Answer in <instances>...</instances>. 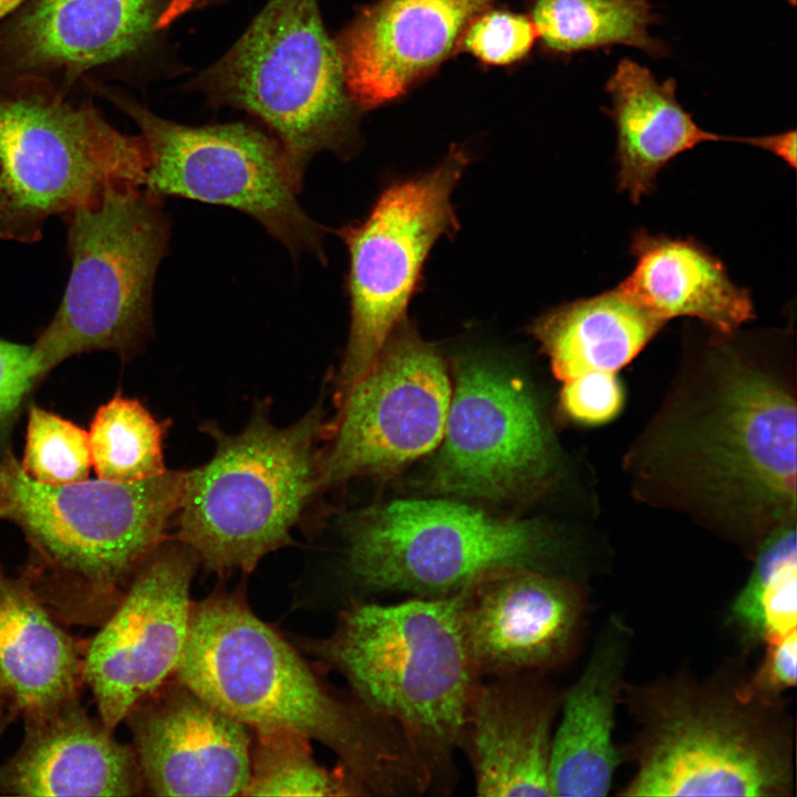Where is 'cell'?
Instances as JSON below:
<instances>
[{
    "mask_svg": "<svg viewBox=\"0 0 797 797\" xmlns=\"http://www.w3.org/2000/svg\"><path fill=\"white\" fill-rule=\"evenodd\" d=\"M495 0H380L337 44L348 94L374 107L403 94L444 60Z\"/></svg>",
    "mask_w": 797,
    "mask_h": 797,
    "instance_id": "cell-19",
    "label": "cell"
},
{
    "mask_svg": "<svg viewBox=\"0 0 797 797\" xmlns=\"http://www.w3.org/2000/svg\"><path fill=\"white\" fill-rule=\"evenodd\" d=\"M185 472L139 482L103 478L49 486L31 480L10 452L0 454V518L14 522L42 558L99 590L131 580L165 540Z\"/></svg>",
    "mask_w": 797,
    "mask_h": 797,
    "instance_id": "cell-9",
    "label": "cell"
},
{
    "mask_svg": "<svg viewBox=\"0 0 797 797\" xmlns=\"http://www.w3.org/2000/svg\"><path fill=\"white\" fill-rule=\"evenodd\" d=\"M24 0H0V20L20 6Z\"/></svg>",
    "mask_w": 797,
    "mask_h": 797,
    "instance_id": "cell-38",
    "label": "cell"
},
{
    "mask_svg": "<svg viewBox=\"0 0 797 797\" xmlns=\"http://www.w3.org/2000/svg\"><path fill=\"white\" fill-rule=\"evenodd\" d=\"M467 162L454 149L435 169L390 186L362 222L339 231L350 255L351 325L338 402L398 328L433 245L456 229L451 195Z\"/></svg>",
    "mask_w": 797,
    "mask_h": 797,
    "instance_id": "cell-12",
    "label": "cell"
},
{
    "mask_svg": "<svg viewBox=\"0 0 797 797\" xmlns=\"http://www.w3.org/2000/svg\"><path fill=\"white\" fill-rule=\"evenodd\" d=\"M208 74L220 99L272 128L300 180L314 154L351 134L353 102L317 0H269Z\"/></svg>",
    "mask_w": 797,
    "mask_h": 797,
    "instance_id": "cell-10",
    "label": "cell"
},
{
    "mask_svg": "<svg viewBox=\"0 0 797 797\" xmlns=\"http://www.w3.org/2000/svg\"><path fill=\"white\" fill-rule=\"evenodd\" d=\"M480 679L466 708L459 751L479 796H550V753L562 694L539 673Z\"/></svg>",
    "mask_w": 797,
    "mask_h": 797,
    "instance_id": "cell-18",
    "label": "cell"
},
{
    "mask_svg": "<svg viewBox=\"0 0 797 797\" xmlns=\"http://www.w3.org/2000/svg\"><path fill=\"white\" fill-rule=\"evenodd\" d=\"M664 324L615 287L548 312L532 331L565 382L591 371L617 373Z\"/></svg>",
    "mask_w": 797,
    "mask_h": 797,
    "instance_id": "cell-26",
    "label": "cell"
},
{
    "mask_svg": "<svg viewBox=\"0 0 797 797\" xmlns=\"http://www.w3.org/2000/svg\"><path fill=\"white\" fill-rule=\"evenodd\" d=\"M727 620L745 648L765 645L797 630V547L794 522L760 544L753 570Z\"/></svg>",
    "mask_w": 797,
    "mask_h": 797,
    "instance_id": "cell-28",
    "label": "cell"
},
{
    "mask_svg": "<svg viewBox=\"0 0 797 797\" xmlns=\"http://www.w3.org/2000/svg\"><path fill=\"white\" fill-rule=\"evenodd\" d=\"M623 391L615 373L591 371L568 381L561 392V405L577 422L598 425L617 416L623 404Z\"/></svg>",
    "mask_w": 797,
    "mask_h": 797,
    "instance_id": "cell-33",
    "label": "cell"
},
{
    "mask_svg": "<svg viewBox=\"0 0 797 797\" xmlns=\"http://www.w3.org/2000/svg\"><path fill=\"white\" fill-rule=\"evenodd\" d=\"M175 674L251 731L286 729L324 745L365 796L428 793V775L402 731L331 690L239 589L192 603Z\"/></svg>",
    "mask_w": 797,
    "mask_h": 797,
    "instance_id": "cell-1",
    "label": "cell"
},
{
    "mask_svg": "<svg viewBox=\"0 0 797 797\" xmlns=\"http://www.w3.org/2000/svg\"><path fill=\"white\" fill-rule=\"evenodd\" d=\"M713 379L652 441L655 468L695 500L760 527L796 511V403L786 385L726 349Z\"/></svg>",
    "mask_w": 797,
    "mask_h": 797,
    "instance_id": "cell-4",
    "label": "cell"
},
{
    "mask_svg": "<svg viewBox=\"0 0 797 797\" xmlns=\"http://www.w3.org/2000/svg\"><path fill=\"white\" fill-rule=\"evenodd\" d=\"M638 729L621 796L787 797L795 790L794 725L783 697L749 685L737 662L625 683Z\"/></svg>",
    "mask_w": 797,
    "mask_h": 797,
    "instance_id": "cell-2",
    "label": "cell"
},
{
    "mask_svg": "<svg viewBox=\"0 0 797 797\" xmlns=\"http://www.w3.org/2000/svg\"><path fill=\"white\" fill-rule=\"evenodd\" d=\"M143 786L156 796H237L251 772L252 731L177 677L126 716Z\"/></svg>",
    "mask_w": 797,
    "mask_h": 797,
    "instance_id": "cell-17",
    "label": "cell"
},
{
    "mask_svg": "<svg viewBox=\"0 0 797 797\" xmlns=\"http://www.w3.org/2000/svg\"><path fill=\"white\" fill-rule=\"evenodd\" d=\"M630 252L634 268L617 288L664 322L692 317L731 333L753 319L749 292L700 242L638 230Z\"/></svg>",
    "mask_w": 797,
    "mask_h": 797,
    "instance_id": "cell-22",
    "label": "cell"
},
{
    "mask_svg": "<svg viewBox=\"0 0 797 797\" xmlns=\"http://www.w3.org/2000/svg\"><path fill=\"white\" fill-rule=\"evenodd\" d=\"M141 135L118 132L89 102L72 104L44 81L0 91V239L42 237L52 216L97 203L114 187H144Z\"/></svg>",
    "mask_w": 797,
    "mask_h": 797,
    "instance_id": "cell-6",
    "label": "cell"
},
{
    "mask_svg": "<svg viewBox=\"0 0 797 797\" xmlns=\"http://www.w3.org/2000/svg\"><path fill=\"white\" fill-rule=\"evenodd\" d=\"M82 662L31 588L0 571V697L25 721L74 701Z\"/></svg>",
    "mask_w": 797,
    "mask_h": 797,
    "instance_id": "cell-25",
    "label": "cell"
},
{
    "mask_svg": "<svg viewBox=\"0 0 797 797\" xmlns=\"http://www.w3.org/2000/svg\"><path fill=\"white\" fill-rule=\"evenodd\" d=\"M196 0H170L166 8L161 12L156 28H165L175 19L185 13Z\"/></svg>",
    "mask_w": 797,
    "mask_h": 797,
    "instance_id": "cell-37",
    "label": "cell"
},
{
    "mask_svg": "<svg viewBox=\"0 0 797 797\" xmlns=\"http://www.w3.org/2000/svg\"><path fill=\"white\" fill-rule=\"evenodd\" d=\"M143 788L133 747L77 700L28 720L24 742L0 768V793L15 796H133Z\"/></svg>",
    "mask_w": 797,
    "mask_h": 797,
    "instance_id": "cell-21",
    "label": "cell"
},
{
    "mask_svg": "<svg viewBox=\"0 0 797 797\" xmlns=\"http://www.w3.org/2000/svg\"><path fill=\"white\" fill-rule=\"evenodd\" d=\"M244 796H365L340 766L313 757L310 739L286 729L252 731L251 772Z\"/></svg>",
    "mask_w": 797,
    "mask_h": 797,
    "instance_id": "cell-30",
    "label": "cell"
},
{
    "mask_svg": "<svg viewBox=\"0 0 797 797\" xmlns=\"http://www.w3.org/2000/svg\"><path fill=\"white\" fill-rule=\"evenodd\" d=\"M203 428L215 452L185 472L177 540L210 572L249 573L265 556L292 544L293 527L320 489L322 406L278 427L263 401L239 433L213 423Z\"/></svg>",
    "mask_w": 797,
    "mask_h": 797,
    "instance_id": "cell-5",
    "label": "cell"
},
{
    "mask_svg": "<svg viewBox=\"0 0 797 797\" xmlns=\"http://www.w3.org/2000/svg\"><path fill=\"white\" fill-rule=\"evenodd\" d=\"M788 2H790L791 4H795V0H788Z\"/></svg>",
    "mask_w": 797,
    "mask_h": 797,
    "instance_id": "cell-39",
    "label": "cell"
},
{
    "mask_svg": "<svg viewBox=\"0 0 797 797\" xmlns=\"http://www.w3.org/2000/svg\"><path fill=\"white\" fill-rule=\"evenodd\" d=\"M161 0H37L13 34L27 69L81 72L139 48L156 28Z\"/></svg>",
    "mask_w": 797,
    "mask_h": 797,
    "instance_id": "cell-23",
    "label": "cell"
},
{
    "mask_svg": "<svg viewBox=\"0 0 797 797\" xmlns=\"http://www.w3.org/2000/svg\"><path fill=\"white\" fill-rule=\"evenodd\" d=\"M759 665L748 673L751 687L768 698H779L796 685L797 630L764 645Z\"/></svg>",
    "mask_w": 797,
    "mask_h": 797,
    "instance_id": "cell-35",
    "label": "cell"
},
{
    "mask_svg": "<svg viewBox=\"0 0 797 797\" xmlns=\"http://www.w3.org/2000/svg\"><path fill=\"white\" fill-rule=\"evenodd\" d=\"M459 596L467 645L480 679L542 674L576 654L588 599L570 578L511 568L475 581Z\"/></svg>",
    "mask_w": 797,
    "mask_h": 797,
    "instance_id": "cell-16",
    "label": "cell"
},
{
    "mask_svg": "<svg viewBox=\"0 0 797 797\" xmlns=\"http://www.w3.org/2000/svg\"><path fill=\"white\" fill-rule=\"evenodd\" d=\"M532 17L538 35L556 53L629 45L665 54V45L649 32L656 22L649 0H536Z\"/></svg>",
    "mask_w": 797,
    "mask_h": 797,
    "instance_id": "cell-27",
    "label": "cell"
},
{
    "mask_svg": "<svg viewBox=\"0 0 797 797\" xmlns=\"http://www.w3.org/2000/svg\"><path fill=\"white\" fill-rule=\"evenodd\" d=\"M71 272L61 304L32 345L40 381L66 359L111 351L127 361L152 330V288L169 222L145 187H114L64 217Z\"/></svg>",
    "mask_w": 797,
    "mask_h": 797,
    "instance_id": "cell-7",
    "label": "cell"
},
{
    "mask_svg": "<svg viewBox=\"0 0 797 797\" xmlns=\"http://www.w3.org/2000/svg\"><path fill=\"white\" fill-rule=\"evenodd\" d=\"M605 91L617 132L618 187L634 204L653 190L659 173L679 154L704 142H739L700 127L677 101L675 80L660 81L631 59L618 62Z\"/></svg>",
    "mask_w": 797,
    "mask_h": 797,
    "instance_id": "cell-24",
    "label": "cell"
},
{
    "mask_svg": "<svg viewBox=\"0 0 797 797\" xmlns=\"http://www.w3.org/2000/svg\"><path fill=\"white\" fill-rule=\"evenodd\" d=\"M632 640L628 622L619 614H610L598 632L586 666L562 694L550 753L552 796L609 794L622 762L614 726Z\"/></svg>",
    "mask_w": 797,
    "mask_h": 797,
    "instance_id": "cell-20",
    "label": "cell"
},
{
    "mask_svg": "<svg viewBox=\"0 0 797 797\" xmlns=\"http://www.w3.org/2000/svg\"><path fill=\"white\" fill-rule=\"evenodd\" d=\"M445 365L413 331H395L370 369L338 402L321 452L320 488L389 473L442 441L451 402Z\"/></svg>",
    "mask_w": 797,
    "mask_h": 797,
    "instance_id": "cell-13",
    "label": "cell"
},
{
    "mask_svg": "<svg viewBox=\"0 0 797 797\" xmlns=\"http://www.w3.org/2000/svg\"><path fill=\"white\" fill-rule=\"evenodd\" d=\"M441 442L431 479L454 495L511 497L540 483L552 464L535 397L519 379L484 361L457 370Z\"/></svg>",
    "mask_w": 797,
    "mask_h": 797,
    "instance_id": "cell-15",
    "label": "cell"
},
{
    "mask_svg": "<svg viewBox=\"0 0 797 797\" xmlns=\"http://www.w3.org/2000/svg\"><path fill=\"white\" fill-rule=\"evenodd\" d=\"M87 435L99 478L132 483L167 470L164 427L138 400L114 395L97 408Z\"/></svg>",
    "mask_w": 797,
    "mask_h": 797,
    "instance_id": "cell-29",
    "label": "cell"
},
{
    "mask_svg": "<svg viewBox=\"0 0 797 797\" xmlns=\"http://www.w3.org/2000/svg\"><path fill=\"white\" fill-rule=\"evenodd\" d=\"M299 644L402 731L428 775L429 794L455 788L466 708L480 680L459 592L390 604L354 601L328 636Z\"/></svg>",
    "mask_w": 797,
    "mask_h": 797,
    "instance_id": "cell-3",
    "label": "cell"
},
{
    "mask_svg": "<svg viewBox=\"0 0 797 797\" xmlns=\"http://www.w3.org/2000/svg\"><path fill=\"white\" fill-rule=\"evenodd\" d=\"M537 37L532 20L507 11H490L469 23L462 45L486 63L508 64L524 58Z\"/></svg>",
    "mask_w": 797,
    "mask_h": 797,
    "instance_id": "cell-32",
    "label": "cell"
},
{
    "mask_svg": "<svg viewBox=\"0 0 797 797\" xmlns=\"http://www.w3.org/2000/svg\"><path fill=\"white\" fill-rule=\"evenodd\" d=\"M743 143L768 151L783 159L791 168L796 167V131L779 134L744 137Z\"/></svg>",
    "mask_w": 797,
    "mask_h": 797,
    "instance_id": "cell-36",
    "label": "cell"
},
{
    "mask_svg": "<svg viewBox=\"0 0 797 797\" xmlns=\"http://www.w3.org/2000/svg\"><path fill=\"white\" fill-rule=\"evenodd\" d=\"M345 566L371 592L457 593L500 570L546 567L557 547L536 522L501 519L439 499L370 507L344 526Z\"/></svg>",
    "mask_w": 797,
    "mask_h": 797,
    "instance_id": "cell-8",
    "label": "cell"
},
{
    "mask_svg": "<svg viewBox=\"0 0 797 797\" xmlns=\"http://www.w3.org/2000/svg\"><path fill=\"white\" fill-rule=\"evenodd\" d=\"M39 381L32 345L0 339V444L18 416L27 394Z\"/></svg>",
    "mask_w": 797,
    "mask_h": 797,
    "instance_id": "cell-34",
    "label": "cell"
},
{
    "mask_svg": "<svg viewBox=\"0 0 797 797\" xmlns=\"http://www.w3.org/2000/svg\"><path fill=\"white\" fill-rule=\"evenodd\" d=\"M198 565L180 541L162 542L135 571L121 602L91 641L82 676L108 731L114 732L142 700L176 673Z\"/></svg>",
    "mask_w": 797,
    "mask_h": 797,
    "instance_id": "cell-14",
    "label": "cell"
},
{
    "mask_svg": "<svg viewBox=\"0 0 797 797\" xmlns=\"http://www.w3.org/2000/svg\"><path fill=\"white\" fill-rule=\"evenodd\" d=\"M144 141L145 188L246 213L292 253L321 255L322 229L301 208L302 180L279 142L245 124L192 127L124 104Z\"/></svg>",
    "mask_w": 797,
    "mask_h": 797,
    "instance_id": "cell-11",
    "label": "cell"
},
{
    "mask_svg": "<svg viewBox=\"0 0 797 797\" xmlns=\"http://www.w3.org/2000/svg\"><path fill=\"white\" fill-rule=\"evenodd\" d=\"M19 464L31 480L43 485H65L89 478L92 458L87 432L33 404Z\"/></svg>",
    "mask_w": 797,
    "mask_h": 797,
    "instance_id": "cell-31",
    "label": "cell"
}]
</instances>
